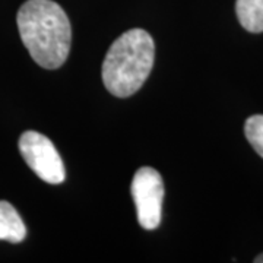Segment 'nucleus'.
<instances>
[{
	"instance_id": "f257e3e1",
	"label": "nucleus",
	"mask_w": 263,
	"mask_h": 263,
	"mask_svg": "<svg viewBox=\"0 0 263 263\" xmlns=\"http://www.w3.org/2000/svg\"><path fill=\"white\" fill-rule=\"evenodd\" d=\"M21 40L35 63L44 69H57L69 56L70 22L53 0H27L16 15Z\"/></svg>"
},
{
	"instance_id": "f03ea898",
	"label": "nucleus",
	"mask_w": 263,
	"mask_h": 263,
	"mask_svg": "<svg viewBox=\"0 0 263 263\" xmlns=\"http://www.w3.org/2000/svg\"><path fill=\"white\" fill-rule=\"evenodd\" d=\"M155 59V44L146 31L130 29L110 46L103 63V82L114 97L136 94L149 76Z\"/></svg>"
},
{
	"instance_id": "7ed1b4c3",
	"label": "nucleus",
	"mask_w": 263,
	"mask_h": 263,
	"mask_svg": "<svg viewBox=\"0 0 263 263\" xmlns=\"http://www.w3.org/2000/svg\"><path fill=\"white\" fill-rule=\"evenodd\" d=\"M19 151L28 167L40 179L50 184H60L66 179L65 164L56 146L38 132H24L19 138Z\"/></svg>"
},
{
	"instance_id": "20e7f679",
	"label": "nucleus",
	"mask_w": 263,
	"mask_h": 263,
	"mask_svg": "<svg viewBox=\"0 0 263 263\" xmlns=\"http://www.w3.org/2000/svg\"><path fill=\"white\" fill-rule=\"evenodd\" d=\"M132 196L142 228H158L164 199V181L160 173L151 167L138 170L132 180Z\"/></svg>"
},
{
	"instance_id": "39448f33",
	"label": "nucleus",
	"mask_w": 263,
	"mask_h": 263,
	"mask_svg": "<svg viewBox=\"0 0 263 263\" xmlns=\"http://www.w3.org/2000/svg\"><path fill=\"white\" fill-rule=\"evenodd\" d=\"M27 237V227L18 211L6 200H0V240L21 243Z\"/></svg>"
},
{
	"instance_id": "423d86ee",
	"label": "nucleus",
	"mask_w": 263,
	"mask_h": 263,
	"mask_svg": "<svg viewBox=\"0 0 263 263\" xmlns=\"http://www.w3.org/2000/svg\"><path fill=\"white\" fill-rule=\"evenodd\" d=\"M235 13L246 31L263 32V0H237Z\"/></svg>"
},
{
	"instance_id": "0eeeda50",
	"label": "nucleus",
	"mask_w": 263,
	"mask_h": 263,
	"mask_svg": "<svg viewBox=\"0 0 263 263\" xmlns=\"http://www.w3.org/2000/svg\"><path fill=\"white\" fill-rule=\"evenodd\" d=\"M245 133L249 143L263 158V114H254L246 120Z\"/></svg>"
},
{
	"instance_id": "6e6552de",
	"label": "nucleus",
	"mask_w": 263,
	"mask_h": 263,
	"mask_svg": "<svg viewBox=\"0 0 263 263\" xmlns=\"http://www.w3.org/2000/svg\"><path fill=\"white\" fill-rule=\"evenodd\" d=\"M254 262L256 263H263V253L262 254H259L256 259H254Z\"/></svg>"
}]
</instances>
